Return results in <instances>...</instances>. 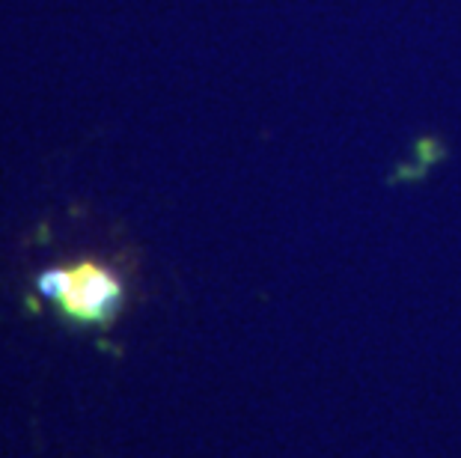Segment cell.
I'll return each mask as SVG.
<instances>
[{"mask_svg": "<svg viewBox=\"0 0 461 458\" xmlns=\"http://www.w3.org/2000/svg\"><path fill=\"white\" fill-rule=\"evenodd\" d=\"M36 289L60 307L75 325H107L125 301L122 280L102 262L84 259L68 268H48L36 277Z\"/></svg>", "mask_w": 461, "mask_h": 458, "instance_id": "1", "label": "cell"}]
</instances>
